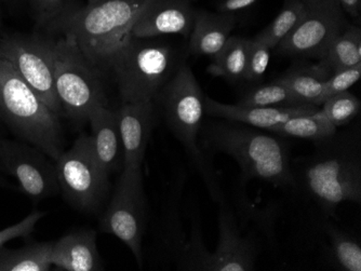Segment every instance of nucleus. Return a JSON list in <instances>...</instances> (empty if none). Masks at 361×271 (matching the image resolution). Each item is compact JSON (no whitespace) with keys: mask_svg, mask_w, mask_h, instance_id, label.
Segmentation results:
<instances>
[{"mask_svg":"<svg viewBox=\"0 0 361 271\" xmlns=\"http://www.w3.org/2000/svg\"><path fill=\"white\" fill-rule=\"evenodd\" d=\"M346 22L336 0L306 5V13L291 33L276 46L283 56L322 58Z\"/></svg>","mask_w":361,"mask_h":271,"instance_id":"f8f14e48","label":"nucleus"},{"mask_svg":"<svg viewBox=\"0 0 361 271\" xmlns=\"http://www.w3.org/2000/svg\"><path fill=\"white\" fill-rule=\"evenodd\" d=\"M336 129L338 127L330 122L329 119L324 116L319 108L310 114L292 117L289 120L276 127L271 132L278 137H295L319 143L334 137Z\"/></svg>","mask_w":361,"mask_h":271,"instance_id":"4be33fe9","label":"nucleus"},{"mask_svg":"<svg viewBox=\"0 0 361 271\" xmlns=\"http://www.w3.org/2000/svg\"><path fill=\"white\" fill-rule=\"evenodd\" d=\"M259 0H218L216 11L218 13L236 15L239 12L250 9Z\"/></svg>","mask_w":361,"mask_h":271,"instance_id":"473e14b6","label":"nucleus"},{"mask_svg":"<svg viewBox=\"0 0 361 271\" xmlns=\"http://www.w3.org/2000/svg\"><path fill=\"white\" fill-rule=\"evenodd\" d=\"M236 15L197 12L190 34V51L194 56L214 58L236 26Z\"/></svg>","mask_w":361,"mask_h":271,"instance_id":"6ab92c4d","label":"nucleus"},{"mask_svg":"<svg viewBox=\"0 0 361 271\" xmlns=\"http://www.w3.org/2000/svg\"><path fill=\"white\" fill-rule=\"evenodd\" d=\"M0 141H1V139H0Z\"/></svg>","mask_w":361,"mask_h":271,"instance_id":"4c0bfd02","label":"nucleus"},{"mask_svg":"<svg viewBox=\"0 0 361 271\" xmlns=\"http://www.w3.org/2000/svg\"><path fill=\"white\" fill-rule=\"evenodd\" d=\"M301 103L298 102L297 99L290 92L286 84L276 79L274 82H269L263 86L251 89L239 101L238 105L243 106H259V107H281L294 106Z\"/></svg>","mask_w":361,"mask_h":271,"instance_id":"a878e982","label":"nucleus"},{"mask_svg":"<svg viewBox=\"0 0 361 271\" xmlns=\"http://www.w3.org/2000/svg\"><path fill=\"white\" fill-rule=\"evenodd\" d=\"M60 191L75 209L97 211L109 193V174L97 161L90 135H81L56 160Z\"/></svg>","mask_w":361,"mask_h":271,"instance_id":"6e6552de","label":"nucleus"},{"mask_svg":"<svg viewBox=\"0 0 361 271\" xmlns=\"http://www.w3.org/2000/svg\"><path fill=\"white\" fill-rule=\"evenodd\" d=\"M0 58L8 61L40 100L60 117L63 108L54 82L52 40L40 36H5L0 38Z\"/></svg>","mask_w":361,"mask_h":271,"instance_id":"9d476101","label":"nucleus"},{"mask_svg":"<svg viewBox=\"0 0 361 271\" xmlns=\"http://www.w3.org/2000/svg\"><path fill=\"white\" fill-rule=\"evenodd\" d=\"M336 134L317 143L319 149L300 172L302 187L326 214L345 202H361L360 149Z\"/></svg>","mask_w":361,"mask_h":271,"instance_id":"7ed1b4c3","label":"nucleus"},{"mask_svg":"<svg viewBox=\"0 0 361 271\" xmlns=\"http://www.w3.org/2000/svg\"><path fill=\"white\" fill-rule=\"evenodd\" d=\"M152 0H111L59 15L49 28L70 36L97 68H109L117 50L133 37L131 30Z\"/></svg>","mask_w":361,"mask_h":271,"instance_id":"f03ea898","label":"nucleus"},{"mask_svg":"<svg viewBox=\"0 0 361 271\" xmlns=\"http://www.w3.org/2000/svg\"><path fill=\"white\" fill-rule=\"evenodd\" d=\"M44 215H46L44 212L34 211L30 215L23 218L21 222H16L14 225L0 230V248H3L6 244L14 240V239L26 238V237L30 236L35 229L36 224Z\"/></svg>","mask_w":361,"mask_h":271,"instance_id":"7c9ffc66","label":"nucleus"},{"mask_svg":"<svg viewBox=\"0 0 361 271\" xmlns=\"http://www.w3.org/2000/svg\"><path fill=\"white\" fill-rule=\"evenodd\" d=\"M0 116L23 141L56 161L63 149L60 119L16 68L0 58Z\"/></svg>","mask_w":361,"mask_h":271,"instance_id":"20e7f679","label":"nucleus"},{"mask_svg":"<svg viewBox=\"0 0 361 271\" xmlns=\"http://www.w3.org/2000/svg\"><path fill=\"white\" fill-rule=\"evenodd\" d=\"M320 63L331 73L361 64V30L350 26L342 30L330 44Z\"/></svg>","mask_w":361,"mask_h":271,"instance_id":"5701e85b","label":"nucleus"},{"mask_svg":"<svg viewBox=\"0 0 361 271\" xmlns=\"http://www.w3.org/2000/svg\"><path fill=\"white\" fill-rule=\"evenodd\" d=\"M0 167L18 181L32 201L54 197L60 191L56 161L28 143L1 139Z\"/></svg>","mask_w":361,"mask_h":271,"instance_id":"ddd939ff","label":"nucleus"},{"mask_svg":"<svg viewBox=\"0 0 361 271\" xmlns=\"http://www.w3.org/2000/svg\"><path fill=\"white\" fill-rule=\"evenodd\" d=\"M52 40L56 94L71 118L88 121L91 111L106 105V96L97 66L70 36Z\"/></svg>","mask_w":361,"mask_h":271,"instance_id":"0eeeda50","label":"nucleus"},{"mask_svg":"<svg viewBox=\"0 0 361 271\" xmlns=\"http://www.w3.org/2000/svg\"><path fill=\"white\" fill-rule=\"evenodd\" d=\"M147 222V200L144 191L142 167L123 168L100 229L113 234L129 248L137 265L143 266L142 239Z\"/></svg>","mask_w":361,"mask_h":271,"instance_id":"1a4fd4ad","label":"nucleus"},{"mask_svg":"<svg viewBox=\"0 0 361 271\" xmlns=\"http://www.w3.org/2000/svg\"><path fill=\"white\" fill-rule=\"evenodd\" d=\"M111 0H87L86 8L95 7V6L102 5V4L109 3Z\"/></svg>","mask_w":361,"mask_h":271,"instance_id":"f704fd0d","label":"nucleus"},{"mask_svg":"<svg viewBox=\"0 0 361 271\" xmlns=\"http://www.w3.org/2000/svg\"><path fill=\"white\" fill-rule=\"evenodd\" d=\"M251 40L231 36L221 51L213 58L208 72L213 76L238 80L245 77Z\"/></svg>","mask_w":361,"mask_h":271,"instance_id":"b1692460","label":"nucleus"},{"mask_svg":"<svg viewBox=\"0 0 361 271\" xmlns=\"http://www.w3.org/2000/svg\"><path fill=\"white\" fill-rule=\"evenodd\" d=\"M54 242H34L18 250L0 248V271H48Z\"/></svg>","mask_w":361,"mask_h":271,"instance_id":"412c9836","label":"nucleus"},{"mask_svg":"<svg viewBox=\"0 0 361 271\" xmlns=\"http://www.w3.org/2000/svg\"><path fill=\"white\" fill-rule=\"evenodd\" d=\"M123 149V167H142L155 125L153 101L123 103L116 111Z\"/></svg>","mask_w":361,"mask_h":271,"instance_id":"2eb2a0df","label":"nucleus"},{"mask_svg":"<svg viewBox=\"0 0 361 271\" xmlns=\"http://www.w3.org/2000/svg\"><path fill=\"white\" fill-rule=\"evenodd\" d=\"M360 101L352 93H338L326 99L322 104V111L324 116L336 127L350 123L360 111Z\"/></svg>","mask_w":361,"mask_h":271,"instance_id":"bb28decb","label":"nucleus"},{"mask_svg":"<svg viewBox=\"0 0 361 271\" xmlns=\"http://www.w3.org/2000/svg\"><path fill=\"white\" fill-rule=\"evenodd\" d=\"M158 96L161 100L168 125L200 170L209 193L216 201H223V194L216 174L198 145V135L202 131V119L206 113V96L192 68L188 64L180 65Z\"/></svg>","mask_w":361,"mask_h":271,"instance_id":"39448f33","label":"nucleus"},{"mask_svg":"<svg viewBox=\"0 0 361 271\" xmlns=\"http://www.w3.org/2000/svg\"><path fill=\"white\" fill-rule=\"evenodd\" d=\"M340 6L341 9L346 13L350 14V17L359 18L361 12V0H336Z\"/></svg>","mask_w":361,"mask_h":271,"instance_id":"72a5a7b5","label":"nucleus"},{"mask_svg":"<svg viewBox=\"0 0 361 271\" xmlns=\"http://www.w3.org/2000/svg\"><path fill=\"white\" fill-rule=\"evenodd\" d=\"M63 1L64 0H30L37 14L38 21L42 25H48L60 15Z\"/></svg>","mask_w":361,"mask_h":271,"instance_id":"2f4dec72","label":"nucleus"},{"mask_svg":"<svg viewBox=\"0 0 361 271\" xmlns=\"http://www.w3.org/2000/svg\"><path fill=\"white\" fill-rule=\"evenodd\" d=\"M197 12L188 0H152L133 24L131 34L140 39L166 35L190 36Z\"/></svg>","mask_w":361,"mask_h":271,"instance_id":"4468645a","label":"nucleus"},{"mask_svg":"<svg viewBox=\"0 0 361 271\" xmlns=\"http://www.w3.org/2000/svg\"><path fill=\"white\" fill-rule=\"evenodd\" d=\"M51 263L52 266L65 271L103 270L97 232L81 229L63 236L54 242Z\"/></svg>","mask_w":361,"mask_h":271,"instance_id":"f3484780","label":"nucleus"},{"mask_svg":"<svg viewBox=\"0 0 361 271\" xmlns=\"http://www.w3.org/2000/svg\"><path fill=\"white\" fill-rule=\"evenodd\" d=\"M360 77L361 64L354 66V68L331 73V75L326 79V86H324V102L332 95L348 91L350 87L359 82Z\"/></svg>","mask_w":361,"mask_h":271,"instance_id":"c756f323","label":"nucleus"},{"mask_svg":"<svg viewBox=\"0 0 361 271\" xmlns=\"http://www.w3.org/2000/svg\"><path fill=\"white\" fill-rule=\"evenodd\" d=\"M200 132L202 147L234 158L243 179H261L278 188L297 185L290 165L289 147L283 139L257 127L232 123H213Z\"/></svg>","mask_w":361,"mask_h":271,"instance_id":"f257e3e1","label":"nucleus"},{"mask_svg":"<svg viewBox=\"0 0 361 271\" xmlns=\"http://www.w3.org/2000/svg\"><path fill=\"white\" fill-rule=\"evenodd\" d=\"M88 122L91 125V144L97 161L107 172L116 171L123 167V149L119 131L116 111L106 105L97 107L91 111Z\"/></svg>","mask_w":361,"mask_h":271,"instance_id":"a211bd4d","label":"nucleus"},{"mask_svg":"<svg viewBox=\"0 0 361 271\" xmlns=\"http://www.w3.org/2000/svg\"><path fill=\"white\" fill-rule=\"evenodd\" d=\"M271 50L259 38L255 37V39L251 40L243 80L257 82L263 78L269 68Z\"/></svg>","mask_w":361,"mask_h":271,"instance_id":"c85d7f7f","label":"nucleus"},{"mask_svg":"<svg viewBox=\"0 0 361 271\" xmlns=\"http://www.w3.org/2000/svg\"><path fill=\"white\" fill-rule=\"evenodd\" d=\"M305 5H312V4L320 3V1H324V0H302Z\"/></svg>","mask_w":361,"mask_h":271,"instance_id":"c9c22d12","label":"nucleus"},{"mask_svg":"<svg viewBox=\"0 0 361 271\" xmlns=\"http://www.w3.org/2000/svg\"><path fill=\"white\" fill-rule=\"evenodd\" d=\"M334 258L338 267L345 271H361V248L359 242L338 229L329 232Z\"/></svg>","mask_w":361,"mask_h":271,"instance_id":"cd10ccee","label":"nucleus"},{"mask_svg":"<svg viewBox=\"0 0 361 271\" xmlns=\"http://www.w3.org/2000/svg\"><path fill=\"white\" fill-rule=\"evenodd\" d=\"M5 186H8L7 182L3 177H0V187H5Z\"/></svg>","mask_w":361,"mask_h":271,"instance_id":"e433bc0d","label":"nucleus"},{"mask_svg":"<svg viewBox=\"0 0 361 271\" xmlns=\"http://www.w3.org/2000/svg\"><path fill=\"white\" fill-rule=\"evenodd\" d=\"M306 13V5L302 0H286L283 10L273 22L257 36L269 49H275L300 22Z\"/></svg>","mask_w":361,"mask_h":271,"instance_id":"393cba45","label":"nucleus"},{"mask_svg":"<svg viewBox=\"0 0 361 271\" xmlns=\"http://www.w3.org/2000/svg\"><path fill=\"white\" fill-rule=\"evenodd\" d=\"M174 60L171 46L129 38L109 63L123 103L153 101L171 78Z\"/></svg>","mask_w":361,"mask_h":271,"instance_id":"423d86ee","label":"nucleus"},{"mask_svg":"<svg viewBox=\"0 0 361 271\" xmlns=\"http://www.w3.org/2000/svg\"><path fill=\"white\" fill-rule=\"evenodd\" d=\"M220 203L219 213V244L214 253H207L200 242L194 240L185 248V264L188 270L250 271L255 268V248L250 239L239 234L234 218L229 213L224 202Z\"/></svg>","mask_w":361,"mask_h":271,"instance_id":"9b49d317","label":"nucleus"},{"mask_svg":"<svg viewBox=\"0 0 361 271\" xmlns=\"http://www.w3.org/2000/svg\"><path fill=\"white\" fill-rule=\"evenodd\" d=\"M331 75L326 66H299L288 70L279 80L287 86L290 92L301 104L320 106L324 102V86Z\"/></svg>","mask_w":361,"mask_h":271,"instance_id":"aec40b11","label":"nucleus"},{"mask_svg":"<svg viewBox=\"0 0 361 271\" xmlns=\"http://www.w3.org/2000/svg\"><path fill=\"white\" fill-rule=\"evenodd\" d=\"M319 106L312 104H299L294 106L259 107L243 105L223 104L210 98L204 100V111L210 116L225 119L231 122L250 125L259 130L271 132L281 123L292 117L310 114L318 111Z\"/></svg>","mask_w":361,"mask_h":271,"instance_id":"dca6fc26","label":"nucleus"}]
</instances>
